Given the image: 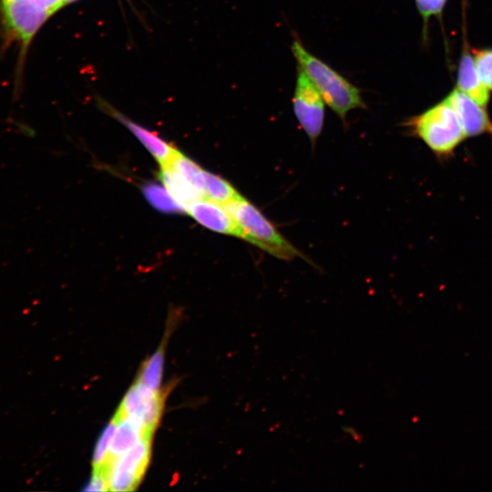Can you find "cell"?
<instances>
[{"label": "cell", "mask_w": 492, "mask_h": 492, "mask_svg": "<svg viewBox=\"0 0 492 492\" xmlns=\"http://www.w3.org/2000/svg\"><path fill=\"white\" fill-rule=\"evenodd\" d=\"M292 51L323 101L343 121L352 109L366 108L355 86L309 53L298 40L292 42Z\"/></svg>", "instance_id": "6da1fadb"}, {"label": "cell", "mask_w": 492, "mask_h": 492, "mask_svg": "<svg viewBox=\"0 0 492 492\" xmlns=\"http://www.w3.org/2000/svg\"><path fill=\"white\" fill-rule=\"evenodd\" d=\"M405 126L441 161L452 158L466 138L456 113L445 99L409 118Z\"/></svg>", "instance_id": "7a4b0ae2"}, {"label": "cell", "mask_w": 492, "mask_h": 492, "mask_svg": "<svg viewBox=\"0 0 492 492\" xmlns=\"http://www.w3.org/2000/svg\"><path fill=\"white\" fill-rule=\"evenodd\" d=\"M248 237V242L282 260L304 258L270 221L265 215L245 198L223 205Z\"/></svg>", "instance_id": "3957f363"}, {"label": "cell", "mask_w": 492, "mask_h": 492, "mask_svg": "<svg viewBox=\"0 0 492 492\" xmlns=\"http://www.w3.org/2000/svg\"><path fill=\"white\" fill-rule=\"evenodd\" d=\"M1 13L7 39L19 43L24 53L42 25L52 15L33 5L29 0H1Z\"/></svg>", "instance_id": "277c9868"}, {"label": "cell", "mask_w": 492, "mask_h": 492, "mask_svg": "<svg viewBox=\"0 0 492 492\" xmlns=\"http://www.w3.org/2000/svg\"><path fill=\"white\" fill-rule=\"evenodd\" d=\"M151 437H145L122 456L111 460L106 469L109 491H133L139 485L150 459Z\"/></svg>", "instance_id": "5b68a950"}, {"label": "cell", "mask_w": 492, "mask_h": 492, "mask_svg": "<svg viewBox=\"0 0 492 492\" xmlns=\"http://www.w3.org/2000/svg\"><path fill=\"white\" fill-rule=\"evenodd\" d=\"M292 103L296 118L313 145L323 130L324 101L299 66Z\"/></svg>", "instance_id": "8992f818"}, {"label": "cell", "mask_w": 492, "mask_h": 492, "mask_svg": "<svg viewBox=\"0 0 492 492\" xmlns=\"http://www.w3.org/2000/svg\"><path fill=\"white\" fill-rule=\"evenodd\" d=\"M186 211L207 229L234 236L248 242V237L223 205L208 198H201L186 206Z\"/></svg>", "instance_id": "52a82bcc"}, {"label": "cell", "mask_w": 492, "mask_h": 492, "mask_svg": "<svg viewBox=\"0 0 492 492\" xmlns=\"http://www.w3.org/2000/svg\"><path fill=\"white\" fill-rule=\"evenodd\" d=\"M445 100L456 113L466 138L492 134V121L485 107L458 88L453 89Z\"/></svg>", "instance_id": "ba28073f"}, {"label": "cell", "mask_w": 492, "mask_h": 492, "mask_svg": "<svg viewBox=\"0 0 492 492\" xmlns=\"http://www.w3.org/2000/svg\"><path fill=\"white\" fill-rule=\"evenodd\" d=\"M101 106H103L105 111L123 123L138 138L160 166L169 165L177 149L160 138L156 133L131 121L107 103H103Z\"/></svg>", "instance_id": "9c48e42d"}, {"label": "cell", "mask_w": 492, "mask_h": 492, "mask_svg": "<svg viewBox=\"0 0 492 492\" xmlns=\"http://www.w3.org/2000/svg\"><path fill=\"white\" fill-rule=\"evenodd\" d=\"M115 417L117 419V427L110 443L105 468L111 460L125 454L141 439L151 437L153 435L138 421L122 416L117 413Z\"/></svg>", "instance_id": "30bf717a"}, {"label": "cell", "mask_w": 492, "mask_h": 492, "mask_svg": "<svg viewBox=\"0 0 492 492\" xmlns=\"http://www.w3.org/2000/svg\"><path fill=\"white\" fill-rule=\"evenodd\" d=\"M457 88L482 107H487L490 91L477 71L474 58L466 50L461 56L457 70Z\"/></svg>", "instance_id": "8fae6325"}, {"label": "cell", "mask_w": 492, "mask_h": 492, "mask_svg": "<svg viewBox=\"0 0 492 492\" xmlns=\"http://www.w3.org/2000/svg\"><path fill=\"white\" fill-rule=\"evenodd\" d=\"M159 177L171 195L185 207L205 198L195 187L169 166H160Z\"/></svg>", "instance_id": "7c38bea8"}, {"label": "cell", "mask_w": 492, "mask_h": 492, "mask_svg": "<svg viewBox=\"0 0 492 492\" xmlns=\"http://www.w3.org/2000/svg\"><path fill=\"white\" fill-rule=\"evenodd\" d=\"M168 332L165 333V338L159 348L142 364L138 376L136 379L155 392L160 391Z\"/></svg>", "instance_id": "4fadbf2b"}, {"label": "cell", "mask_w": 492, "mask_h": 492, "mask_svg": "<svg viewBox=\"0 0 492 492\" xmlns=\"http://www.w3.org/2000/svg\"><path fill=\"white\" fill-rule=\"evenodd\" d=\"M143 194L155 209L165 213H184L186 207L178 201L171 193L158 183L149 182L142 188Z\"/></svg>", "instance_id": "5bb4252c"}, {"label": "cell", "mask_w": 492, "mask_h": 492, "mask_svg": "<svg viewBox=\"0 0 492 492\" xmlns=\"http://www.w3.org/2000/svg\"><path fill=\"white\" fill-rule=\"evenodd\" d=\"M204 194L205 198L221 205L242 198L229 181L206 170H204Z\"/></svg>", "instance_id": "9a60e30c"}, {"label": "cell", "mask_w": 492, "mask_h": 492, "mask_svg": "<svg viewBox=\"0 0 492 492\" xmlns=\"http://www.w3.org/2000/svg\"><path fill=\"white\" fill-rule=\"evenodd\" d=\"M168 166L189 180L205 197L204 169L198 164L177 150Z\"/></svg>", "instance_id": "2e32d148"}, {"label": "cell", "mask_w": 492, "mask_h": 492, "mask_svg": "<svg viewBox=\"0 0 492 492\" xmlns=\"http://www.w3.org/2000/svg\"><path fill=\"white\" fill-rule=\"evenodd\" d=\"M117 427V419L114 417L104 428L98 437L92 457L93 470L104 468L108 461L109 446Z\"/></svg>", "instance_id": "e0dca14e"}, {"label": "cell", "mask_w": 492, "mask_h": 492, "mask_svg": "<svg viewBox=\"0 0 492 492\" xmlns=\"http://www.w3.org/2000/svg\"><path fill=\"white\" fill-rule=\"evenodd\" d=\"M473 58L479 77L492 90V48L474 50Z\"/></svg>", "instance_id": "ac0fdd59"}, {"label": "cell", "mask_w": 492, "mask_h": 492, "mask_svg": "<svg viewBox=\"0 0 492 492\" xmlns=\"http://www.w3.org/2000/svg\"><path fill=\"white\" fill-rule=\"evenodd\" d=\"M84 491H109L107 470L103 468L93 470Z\"/></svg>", "instance_id": "d6986e66"}, {"label": "cell", "mask_w": 492, "mask_h": 492, "mask_svg": "<svg viewBox=\"0 0 492 492\" xmlns=\"http://www.w3.org/2000/svg\"><path fill=\"white\" fill-rule=\"evenodd\" d=\"M447 0H415L416 6L425 20L443 10Z\"/></svg>", "instance_id": "ffe728a7"}, {"label": "cell", "mask_w": 492, "mask_h": 492, "mask_svg": "<svg viewBox=\"0 0 492 492\" xmlns=\"http://www.w3.org/2000/svg\"><path fill=\"white\" fill-rule=\"evenodd\" d=\"M36 7L53 15L65 5L64 0H29Z\"/></svg>", "instance_id": "44dd1931"}, {"label": "cell", "mask_w": 492, "mask_h": 492, "mask_svg": "<svg viewBox=\"0 0 492 492\" xmlns=\"http://www.w3.org/2000/svg\"><path fill=\"white\" fill-rule=\"evenodd\" d=\"M75 1H77V0H64V3H65V5H67V4L73 3Z\"/></svg>", "instance_id": "7402d4cb"}]
</instances>
